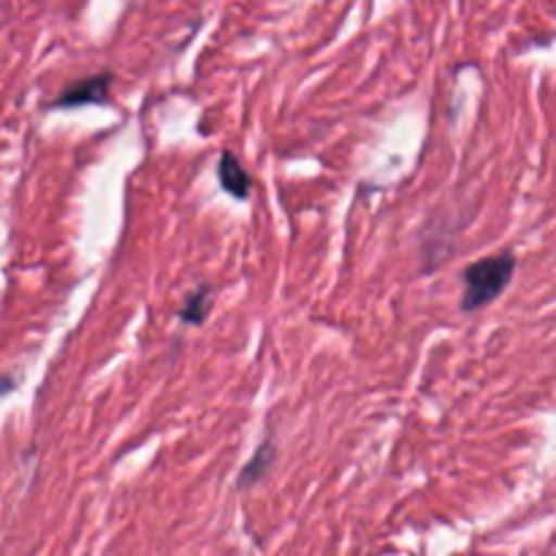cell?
<instances>
[{
	"label": "cell",
	"instance_id": "6da1fadb",
	"mask_svg": "<svg viewBox=\"0 0 556 556\" xmlns=\"http://www.w3.org/2000/svg\"><path fill=\"white\" fill-rule=\"evenodd\" d=\"M516 275V255L500 253L489 255V258L476 261L465 269L462 282H465V293H462V309L465 313H476V309L489 307L494 299L505 293Z\"/></svg>",
	"mask_w": 556,
	"mask_h": 556
},
{
	"label": "cell",
	"instance_id": "277c9868",
	"mask_svg": "<svg viewBox=\"0 0 556 556\" xmlns=\"http://www.w3.org/2000/svg\"><path fill=\"white\" fill-rule=\"evenodd\" d=\"M275 456H277V451H275V440L266 438L264 443L258 445V451H255V454H253V459H250L248 465L242 467V472H239L237 486H239V489H250V486H255V483H258L261 478H264L266 472H269V467L275 465Z\"/></svg>",
	"mask_w": 556,
	"mask_h": 556
},
{
	"label": "cell",
	"instance_id": "7a4b0ae2",
	"mask_svg": "<svg viewBox=\"0 0 556 556\" xmlns=\"http://www.w3.org/2000/svg\"><path fill=\"white\" fill-rule=\"evenodd\" d=\"M114 76L109 71H101V74H92L87 79H79L76 85H71L68 90L60 92L54 98V109H76L87 106V103H103L109 98V87H112Z\"/></svg>",
	"mask_w": 556,
	"mask_h": 556
},
{
	"label": "cell",
	"instance_id": "5b68a950",
	"mask_svg": "<svg viewBox=\"0 0 556 556\" xmlns=\"http://www.w3.org/2000/svg\"><path fill=\"white\" fill-rule=\"evenodd\" d=\"M210 286H201L199 291H193L185 302V307L179 309V320L182 324H193L201 326L206 320V313H210Z\"/></svg>",
	"mask_w": 556,
	"mask_h": 556
},
{
	"label": "cell",
	"instance_id": "3957f363",
	"mask_svg": "<svg viewBox=\"0 0 556 556\" xmlns=\"http://www.w3.org/2000/svg\"><path fill=\"white\" fill-rule=\"evenodd\" d=\"M217 179H220L223 190L228 195H233V199L244 201L250 195L253 179H250V174L244 172L242 163H239V157L233 152H223L220 163H217Z\"/></svg>",
	"mask_w": 556,
	"mask_h": 556
}]
</instances>
